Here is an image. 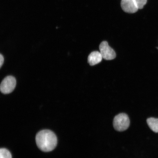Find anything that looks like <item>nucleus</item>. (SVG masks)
<instances>
[{
  "label": "nucleus",
  "mask_w": 158,
  "mask_h": 158,
  "mask_svg": "<svg viewBox=\"0 0 158 158\" xmlns=\"http://www.w3.org/2000/svg\"><path fill=\"white\" fill-rule=\"evenodd\" d=\"M35 140L37 147L41 151L49 152L56 147L57 138L52 131L48 130H41L37 134Z\"/></svg>",
  "instance_id": "nucleus-1"
},
{
  "label": "nucleus",
  "mask_w": 158,
  "mask_h": 158,
  "mask_svg": "<svg viewBox=\"0 0 158 158\" xmlns=\"http://www.w3.org/2000/svg\"><path fill=\"white\" fill-rule=\"evenodd\" d=\"M130 121L127 114L122 113L114 117L113 121L114 127L119 131H125L129 127Z\"/></svg>",
  "instance_id": "nucleus-2"
},
{
  "label": "nucleus",
  "mask_w": 158,
  "mask_h": 158,
  "mask_svg": "<svg viewBox=\"0 0 158 158\" xmlns=\"http://www.w3.org/2000/svg\"><path fill=\"white\" fill-rule=\"evenodd\" d=\"M16 85V80L14 77L12 76H7L2 81L0 89L3 94H9L14 90Z\"/></svg>",
  "instance_id": "nucleus-3"
},
{
  "label": "nucleus",
  "mask_w": 158,
  "mask_h": 158,
  "mask_svg": "<svg viewBox=\"0 0 158 158\" xmlns=\"http://www.w3.org/2000/svg\"><path fill=\"white\" fill-rule=\"evenodd\" d=\"M99 49L102 58L105 60H113L116 58L115 51L109 45L107 41H103L101 43Z\"/></svg>",
  "instance_id": "nucleus-4"
},
{
  "label": "nucleus",
  "mask_w": 158,
  "mask_h": 158,
  "mask_svg": "<svg viewBox=\"0 0 158 158\" xmlns=\"http://www.w3.org/2000/svg\"><path fill=\"white\" fill-rule=\"evenodd\" d=\"M121 6L124 12L128 13H135L138 10L135 0H121Z\"/></svg>",
  "instance_id": "nucleus-5"
},
{
  "label": "nucleus",
  "mask_w": 158,
  "mask_h": 158,
  "mask_svg": "<svg viewBox=\"0 0 158 158\" xmlns=\"http://www.w3.org/2000/svg\"><path fill=\"white\" fill-rule=\"evenodd\" d=\"M102 56L100 52L94 51L90 53L88 57V62L90 66H94L101 62Z\"/></svg>",
  "instance_id": "nucleus-6"
},
{
  "label": "nucleus",
  "mask_w": 158,
  "mask_h": 158,
  "mask_svg": "<svg viewBox=\"0 0 158 158\" xmlns=\"http://www.w3.org/2000/svg\"><path fill=\"white\" fill-rule=\"evenodd\" d=\"M147 122L148 126L155 133H158V118H148Z\"/></svg>",
  "instance_id": "nucleus-7"
},
{
  "label": "nucleus",
  "mask_w": 158,
  "mask_h": 158,
  "mask_svg": "<svg viewBox=\"0 0 158 158\" xmlns=\"http://www.w3.org/2000/svg\"><path fill=\"white\" fill-rule=\"evenodd\" d=\"M0 158H12V156L7 149L1 148L0 150Z\"/></svg>",
  "instance_id": "nucleus-8"
},
{
  "label": "nucleus",
  "mask_w": 158,
  "mask_h": 158,
  "mask_svg": "<svg viewBox=\"0 0 158 158\" xmlns=\"http://www.w3.org/2000/svg\"><path fill=\"white\" fill-rule=\"evenodd\" d=\"M138 9L143 8L144 6L147 3V0H135Z\"/></svg>",
  "instance_id": "nucleus-9"
},
{
  "label": "nucleus",
  "mask_w": 158,
  "mask_h": 158,
  "mask_svg": "<svg viewBox=\"0 0 158 158\" xmlns=\"http://www.w3.org/2000/svg\"><path fill=\"white\" fill-rule=\"evenodd\" d=\"M4 62V57L2 55H0V68H1Z\"/></svg>",
  "instance_id": "nucleus-10"
}]
</instances>
